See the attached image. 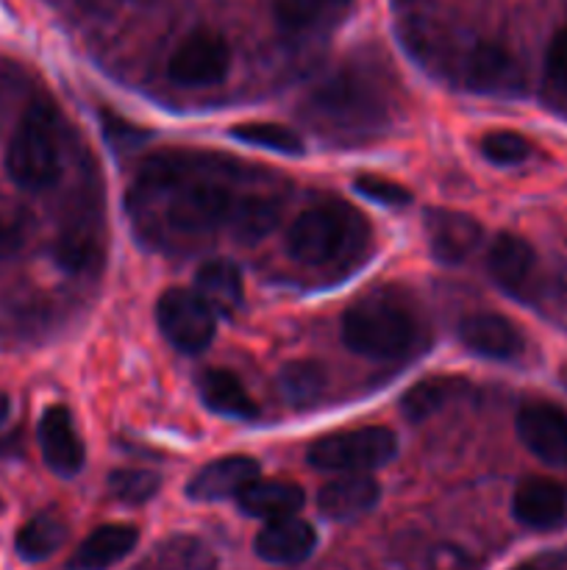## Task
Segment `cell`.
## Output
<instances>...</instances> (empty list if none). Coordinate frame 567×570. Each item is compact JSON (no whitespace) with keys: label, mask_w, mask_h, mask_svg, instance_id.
Segmentation results:
<instances>
[{"label":"cell","mask_w":567,"mask_h":570,"mask_svg":"<svg viewBox=\"0 0 567 570\" xmlns=\"http://www.w3.org/2000/svg\"><path fill=\"white\" fill-rule=\"evenodd\" d=\"M56 109L48 100L37 98L22 111L6 148V170L17 187L39 193L56 184L61 173L59 137H56Z\"/></svg>","instance_id":"cell-1"},{"label":"cell","mask_w":567,"mask_h":570,"mask_svg":"<svg viewBox=\"0 0 567 570\" xmlns=\"http://www.w3.org/2000/svg\"><path fill=\"white\" fill-rule=\"evenodd\" d=\"M415 317L392 301L367 298L342 317V343L367 360H398L415 345Z\"/></svg>","instance_id":"cell-2"},{"label":"cell","mask_w":567,"mask_h":570,"mask_svg":"<svg viewBox=\"0 0 567 570\" xmlns=\"http://www.w3.org/2000/svg\"><path fill=\"white\" fill-rule=\"evenodd\" d=\"M356 228H361L359 212L345 204H322L306 209L287 232V254L300 265H326L337 259L348 243L356 239Z\"/></svg>","instance_id":"cell-3"},{"label":"cell","mask_w":567,"mask_h":570,"mask_svg":"<svg viewBox=\"0 0 567 570\" xmlns=\"http://www.w3.org/2000/svg\"><path fill=\"white\" fill-rule=\"evenodd\" d=\"M398 454V438L387 426H361L315 440L306 454L311 468L328 473H367Z\"/></svg>","instance_id":"cell-4"},{"label":"cell","mask_w":567,"mask_h":570,"mask_svg":"<svg viewBox=\"0 0 567 570\" xmlns=\"http://www.w3.org/2000/svg\"><path fill=\"white\" fill-rule=\"evenodd\" d=\"M156 321L161 334L181 354H200L211 345L217 332V315L195 289L170 287L156 304Z\"/></svg>","instance_id":"cell-5"},{"label":"cell","mask_w":567,"mask_h":570,"mask_svg":"<svg viewBox=\"0 0 567 570\" xmlns=\"http://www.w3.org/2000/svg\"><path fill=\"white\" fill-rule=\"evenodd\" d=\"M233 206L237 204L222 184L181 181L167 198L165 220L178 234H211L231 223Z\"/></svg>","instance_id":"cell-6"},{"label":"cell","mask_w":567,"mask_h":570,"mask_svg":"<svg viewBox=\"0 0 567 570\" xmlns=\"http://www.w3.org/2000/svg\"><path fill=\"white\" fill-rule=\"evenodd\" d=\"M231 70V48L209 31H195L172 50L167 76L178 87H215Z\"/></svg>","instance_id":"cell-7"},{"label":"cell","mask_w":567,"mask_h":570,"mask_svg":"<svg viewBox=\"0 0 567 570\" xmlns=\"http://www.w3.org/2000/svg\"><path fill=\"white\" fill-rule=\"evenodd\" d=\"M523 445L545 465H567V412L554 404H528L517 412Z\"/></svg>","instance_id":"cell-8"},{"label":"cell","mask_w":567,"mask_h":570,"mask_svg":"<svg viewBox=\"0 0 567 570\" xmlns=\"http://www.w3.org/2000/svg\"><path fill=\"white\" fill-rule=\"evenodd\" d=\"M467 89L481 95H517L523 89V70L515 56L493 42H481L467 53L461 67Z\"/></svg>","instance_id":"cell-9"},{"label":"cell","mask_w":567,"mask_h":570,"mask_svg":"<svg viewBox=\"0 0 567 570\" xmlns=\"http://www.w3.org/2000/svg\"><path fill=\"white\" fill-rule=\"evenodd\" d=\"M426 234L431 245L434 259L442 265H459L481 243L484 232L476 217L454 209H428L426 212Z\"/></svg>","instance_id":"cell-10"},{"label":"cell","mask_w":567,"mask_h":570,"mask_svg":"<svg viewBox=\"0 0 567 570\" xmlns=\"http://www.w3.org/2000/svg\"><path fill=\"white\" fill-rule=\"evenodd\" d=\"M511 512L523 527L548 532L567 521V490L554 479L528 476L517 484Z\"/></svg>","instance_id":"cell-11"},{"label":"cell","mask_w":567,"mask_h":570,"mask_svg":"<svg viewBox=\"0 0 567 570\" xmlns=\"http://www.w3.org/2000/svg\"><path fill=\"white\" fill-rule=\"evenodd\" d=\"M39 449L44 465L59 476H76L83 468V443L67 406H48L39 421Z\"/></svg>","instance_id":"cell-12"},{"label":"cell","mask_w":567,"mask_h":570,"mask_svg":"<svg viewBox=\"0 0 567 570\" xmlns=\"http://www.w3.org/2000/svg\"><path fill=\"white\" fill-rule=\"evenodd\" d=\"M381 499V488L367 473H342L339 479L328 482L317 493V510L328 521H356L376 510Z\"/></svg>","instance_id":"cell-13"},{"label":"cell","mask_w":567,"mask_h":570,"mask_svg":"<svg viewBox=\"0 0 567 570\" xmlns=\"http://www.w3.org/2000/svg\"><path fill=\"white\" fill-rule=\"evenodd\" d=\"M459 337L472 354L484 356V360H515L523 354V334L511 321L500 315H489V312H478V315H467L459 323Z\"/></svg>","instance_id":"cell-14"},{"label":"cell","mask_w":567,"mask_h":570,"mask_svg":"<svg viewBox=\"0 0 567 570\" xmlns=\"http://www.w3.org/2000/svg\"><path fill=\"white\" fill-rule=\"evenodd\" d=\"M256 479H259V462L253 456H222L189 479L187 495L192 501H220L231 495L237 499Z\"/></svg>","instance_id":"cell-15"},{"label":"cell","mask_w":567,"mask_h":570,"mask_svg":"<svg viewBox=\"0 0 567 570\" xmlns=\"http://www.w3.org/2000/svg\"><path fill=\"white\" fill-rule=\"evenodd\" d=\"M317 546V532L298 518L270 521L253 540L256 557L270 566H298L309 560Z\"/></svg>","instance_id":"cell-16"},{"label":"cell","mask_w":567,"mask_h":570,"mask_svg":"<svg viewBox=\"0 0 567 570\" xmlns=\"http://www.w3.org/2000/svg\"><path fill=\"white\" fill-rule=\"evenodd\" d=\"M139 532L128 523H106L76 549L70 570H109L137 549Z\"/></svg>","instance_id":"cell-17"},{"label":"cell","mask_w":567,"mask_h":570,"mask_svg":"<svg viewBox=\"0 0 567 570\" xmlns=\"http://www.w3.org/2000/svg\"><path fill=\"white\" fill-rule=\"evenodd\" d=\"M237 504L250 518H261L267 523L281 521L295 518V512L304 507V490L281 479H256L237 495Z\"/></svg>","instance_id":"cell-18"},{"label":"cell","mask_w":567,"mask_h":570,"mask_svg":"<svg viewBox=\"0 0 567 570\" xmlns=\"http://www.w3.org/2000/svg\"><path fill=\"white\" fill-rule=\"evenodd\" d=\"M537 254L517 234H498L487 250V271L506 293H520L531 278Z\"/></svg>","instance_id":"cell-19"},{"label":"cell","mask_w":567,"mask_h":570,"mask_svg":"<svg viewBox=\"0 0 567 570\" xmlns=\"http://www.w3.org/2000/svg\"><path fill=\"white\" fill-rule=\"evenodd\" d=\"M198 393L203 399V404L211 412H217V415L237 417V421H253L259 415L256 401L250 399L245 384L231 371H220V367L203 371L198 379Z\"/></svg>","instance_id":"cell-20"},{"label":"cell","mask_w":567,"mask_h":570,"mask_svg":"<svg viewBox=\"0 0 567 570\" xmlns=\"http://www.w3.org/2000/svg\"><path fill=\"white\" fill-rule=\"evenodd\" d=\"M195 293L215 315H233L242 306V271L231 259H211L195 273Z\"/></svg>","instance_id":"cell-21"},{"label":"cell","mask_w":567,"mask_h":570,"mask_svg":"<svg viewBox=\"0 0 567 570\" xmlns=\"http://www.w3.org/2000/svg\"><path fill=\"white\" fill-rule=\"evenodd\" d=\"M284 204L281 198H270V195H250L233 206L231 215V232L242 243H256V239L267 237L272 228L281 223Z\"/></svg>","instance_id":"cell-22"},{"label":"cell","mask_w":567,"mask_h":570,"mask_svg":"<svg viewBox=\"0 0 567 570\" xmlns=\"http://www.w3.org/2000/svg\"><path fill=\"white\" fill-rule=\"evenodd\" d=\"M64 538V521H61L59 515H53V512H42V515L31 518V521L17 532L14 549L26 562H42L61 549Z\"/></svg>","instance_id":"cell-23"},{"label":"cell","mask_w":567,"mask_h":570,"mask_svg":"<svg viewBox=\"0 0 567 570\" xmlns=\"http://www.w3.org/2000/svg\"><path fill=\"white\" fill-rule=\"evenodd\" d=\"M278 387L287 395L289 404L311 406L326 395L328 373L326 367L309 360L287 362V365L281 367V373H278Z\"/></svg>","instance_id":"cell-24"},{"label":"cell","mask_w":567,"mask_h":570,"mask_svg":"<svg viewBox=\"0 0 567 570\" xmlns=\"http://www.w3.org/2000/svg\"><path fill=\"white\" fill-rule=\"evenodd\" d=\"M467 384L456 376H431L417 382L415 387H409L404 393V401H400V410L409 421H426L428 415L439 410V406L448 404L450 399L465 390Z\"/></svg>","instance_id":"cell-25"},{"label":"cell","mask_w":567,"mask_h":570,"mask_svg":"<svg viewBox=\"0 0 567 570\" xmlns=\"http://www.w3.org/2000/svg\"><path fill=\"white\" fill-rule=\"evenodd\" d=\"M231 137L245 145H253V148L276 150V154H304V139L292 128L278 126V122H242V126L231 128Z\"/></svg>","instance_id":"cell-26"},{"label":"cell","mask_w":567,"mask_h":570,"mask_svg":"<svg viewBox=\"0 0 567 570\" xmlns=\"http://www.w3.org/2000/svg\"><path fill=\"white\" fill-rule=\"evenodd\" d=\"M56 259L64 271L83 273L100 259V248L87 228H72V232L61 234L56 243Z\"/></svg>","instance_id":"cell-27"},{"label":"cell","mask_w":567,"mask_h":570,"mask_svg":"<svg viewBox=\"0 0 567 570\" xmlns=\"http://www.w3.org/2000/svg\"><path fill=\"white\" fill-rule=\"evenodd\" d=\"M339 0H276V20L278 26L287 31H304V28L315 26V22L326 20Z\"/></svg>","instance_id":"cell-28"},{"label":"cell","mask_w":567,"mask_h":570,"mask_svg":"<svg viewBox=\"0 0 567 570\" xmlns=\"http://www.w3.org/2000/svg\"><path fill=\"white\" fill-rule=\"evenodd\" d=\"M484 159L493 161L498 167H515L531 156V142L517 131H489L481 139Z\"/></svg>","instance_id":"cell-29"},{"label":"cell","mask_w":567,"mask_h":570,"mask_svg":"<svg viewBox=\"0 0 567 570\" xmlns=\"http://www.w3.org/2000/svg\"><path fill=\"white\" fill-rule=\"evenodd\" d=\"M159 473L153 471H115L109 476V493L122 504H145L159 493Z\"/></svg>","instance_id":"cell-30"},{"label":"cell","mask_w":567,"mask_h":570,"mask_svg":"<svg viewBox=\"0 0 567 570\" xmlns=\"http://www.w3.org/2000/svg\"><path fill=\"white\" fill-rule=\"evenodd\" d=\"M356 193L365 195V198L376 200L381 206H409L411 193L406 187H400L398 181H389L384 176H359L356 178Z\"/></svg>","instance_id":"cell-31"},{"label":"cell","mask_w":567,"mask_h":570,"mask_svg":"<svg viewBox=\"0 0 567 570\" xmlns=\"http://www.w3.org/2000/svg\"><path fill=\"white\" fill-rule=\"evenodd\" d=\"M100 122H103V137L109 139L115 148H133V145L148 139V131H145V128L131 126V122L111 115V111H100Z\"/></svg>","instance_id":"cell-32"},{"label":"cell","mask_w":567,"mask_h":570,"mask_svg":"<svg viewBox=\"0 0 567 570\" xmlns=\"http://www.w3.org/2000/svg\"><path fill=\"white\" fill-rule=\"evenodd\" d=\"M545 76L554 87L567 89V28H561L548 45L545 53Z\"/></svg>","instance_id":"cell-33"},{"label":"cell","mask_w":567,"mask_h":570,"mask_svg":"<svg viewBox=\"0 0 567 570\" xmlns=\"http://www.w3.org/2000/svg\"><path fill=\"white\" fill-rule=\"evenodd\" d=\"M26 248V226L17 217H0V262L14 259Z\"/></svg>","instance_id":"cell-34"},{"label":"cell","mask_w":567,"mask_h":570,"mask_svg":"<svg viewBox=\"0 0 567 570\" xmlns=\"http://www.w3.org/2000/svg\"><path fill=\"white\" fill-rule=\"evenodd\" d=\"M9 410H11V404H9V395H6V393H0V423H6V417H9Z\"/></svg>","instance_id":"cell-35"},{"label":"cell","mask_w":567,"mask_h":570,"mask_svg":"<svg viewBox=\"0 0 567 570\" xmlns=\"http://www.w3.org/2000/svg\"><path fill=\"white\" fill-rule=\"evenodd\" d=\"M511 570H537L534 566H517V568H511Z\"/></svg>","instance_id":"cell-36"}]
</instances>
